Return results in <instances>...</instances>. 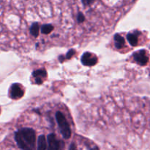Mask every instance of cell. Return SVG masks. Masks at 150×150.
I'll return each mask as SVG.
<instances>
[{"label":"cell","mask_w":150,"mask_h":150,"mask_svg":"<svg viewBox=\"0 0 150 150\" xmlns=\"http://www.w3.org/2000/svg\"><path fill=\"white\" fill-rule=\"evenodd\" d=\"M85 18H84V16H83V13H79V14H78V16H77V20L79 22H83V21H84Z\"/></svg>","instance_id":"5bb4252c"},{"label":"cell","mask_w":150,"mask_h":150,"mask_svg":"<svg viewBox=\"0 0 150 150\" xmlns=\"http://www.w3.org/2000/svg\"><path fill=\"white\" fill-rule=\"evenodd\" d=\"M98 62V58L95 54H92L90 52H85L81 57V63L84 66H95Z\"/></svg>","instance_id":"3957f363"},{"label":"cell","mask_w":150,"mask_h":150,"mask_svg":"<svg viewBox=\"0 0 150 150\" xmlns=\"http://www.w3.org/2000/svg\"><path fill=\"white\" fill-rule=\"evenodd\" d=\"M15 139L23 150H34L35 147V132L32 128H23L16 132Z\"/></svg>","instance_id":"6da1fadb"},{"label":"cell","mask_w":150,"mask_h":150,"mask_svg":"<svg viewBox=\"0 0 150 150\" xmlns=\"http://www.w3.org/2000/svg\"><path fill=\"white\" fill-rule=\"evenodd\" d=\"M10 96L13 99H18L23 96V91L19 84H13L10 87Z\"/></svg>","instance_id":"277c9868"},{"label":"cell","mask_w":150,"mask_h":150,"mask_svg":"<svg viewBox=\"0 0 150 150\" xmlns=\"http://www.w3.org/2000/svg\"><path fill=\"white\" fill-rule=\"evenodd\" d=\"M133 58H134L135 61L141 66H145L149 60L145 50H139V51L135 52L133 54Z\"/></svg>","instance_id":"5b68a950"},{"label":"cell","mask_w":150,"mask_h":150,"mask_svg":"<svg viewBox=\"0 0 150 150\" xmlns=\"http://www.w3.org/2000/svg\"><path fill=\"white\" fill-rule=\"evenodd\" d=\"M40 27L39 24L38 23H34L30 27V33L33 35L34 37H38L39 35Z\"/></svg>","instance_id":"8fae6325"},{"label":"cell","mask_w":150,"mask_h":150,"mask_svg":"<svg viewBox=\"0 0 150 150\" xmlns=\"http://www.w3.org/2000/svg\"><path fill=\"white\" fill-rule=\"evenodd\" d=\"M54 26L51 24H44L41 26V32L43 34H48L52 32Z\"/></svg>","instance_id":"7c38bea8"},{"label":"cell","mask_w":150,"mask_h":150,"mask_svg":"<svg viewBox=\"0 0 150 150\" xmlns=\"http://www.w3.org/2000/svg\"><path fill=\"white\" fill-rule=\"evenodd\" d=\"M76 145H75V144H73H73H72L71 145H70L69 150H76Z\"/></svg>","instance_id":"2e32d148"},{"label":"cell","mask_w":150,"mask_h":150,"mask_svg":"<svg viewBox=\"0 0 150 150\" xmlns=\"http://www.w3.org/2000/svg\"><path fill=\"white\" fill-rule=\"evenodd\" d=\"M56 119L57 121L59 126L60 131L62 135L63 138L65 139H68L71 136V130H70V126L68 122L66 120L65 117L61 112L58 111L56 113Z\"/></svg>","instance_id":"7a4b0ae2"},{"label":"cell","mask_w":150,"mask_h":150,"mask_svg":"<svg viewBox=\"0 0 150 150\" xmlns=\"http://www.w3.org/2000/svg\"><path fill=\"white\" fill-rule=\"evenodd\" d=\"M114 41H115V46L117 49H122L125 46V41L124 38L121 36L119 34L114 35Z\"/></svg>","instance_id":"ba28073f"},{"label":"cell","mask_w":150,"mask_h":150,"mask_svg":"<svg viewBox=\"0 0 150 150\" xmlns=\"http://www.w3.org/2000/svg\"><path fill=\"white\" fill-rule=\"evenodd\" d=\"M127 41H128L129 44H130L131 46H135L137 45L138 37L136 35H135V34H133V33H130L127 35Z\"/></svg>","instance_id":"30bf717a"},{"label":"cell","mask_w":150,"mask_h":150,"mask_svg":"<svg viewBox=\"0 0 150 150\" xmlns=\"http://www.w3.org/2000/svg\"><path fill=\"white\" fill-rule=\"evenodd\" d=\"M47 144L45 135H40L38 141V149L37 150H46Z\"/></svg>","instance_id":"9c48e42d"},{"label":"cell","mask_w":150,"mask_h":150,"mask_svg":"<svg viewBox=\"0 0 150 150\" xmlns=\"http://www.w3.org/2000/svg\"><path fill=\"white\" fill-rule=\"evenodd\" d=\"M48 139V150H60L61 149V145L60 142L57 139L54 134H49L47 137Z\"/></svg>","instance_id":"8992f818"},{"label":"cell","mask_w":150,"mask_h":150,"mask_svg":"<svg viewBox=\"0 0 150 150\" xmlns=\"http://www.w3.org/2000/svg\"><path fill=\"white\" fill-rule=\"evenodd\" d=\"M75 53H76V51H75L74 49H70V50H69V51H67V54H66V58H67V59L71 58V57H73V55H74Z\"/></svg>","instance_id":"4fadbf2b"},{"label":"cell","mask_w":150,"mask_h":150,"mask_svg":"<svg viewBox=\"0 0 150 150\" xmlns=\"http://www.w3.org/2000/svg\"><path fill=\"white\" fill-rule=\"evenodd\" d=\"M95 0H82V2L85 5H87V4H90L91 3H92Z\"/></svg>","instance_id":"9a60e30c"},{"label":"cell","mask_w":150,"mask_h":150,"mask_svg":"<svg viewBox=\"0 0 150 150\" xmlns=\"http://www.w3.org/2000/svg\"><path fill=\"white\" fill-rule=\"evenodd\" d=\"M63 60H64V58H63V56H60V57H59L60 62H62Z\"/></svg>","instance_id":"e0dca14e"},{"label":"cell","mask_w":150,"mask_h":150,"mask_svg":"<svg viewBox=\"0 0 150 150\" xmlns=\"http://www.w3.org/2000/svg\"><path fill=\"white\" fill-rule=\"evenodd\" d=\"M32 75L35 78V83L42 84V79L46 77L47 72L46 71L43 70V69H38V70L35 71L32 73Z\"/></svg>","instance_id":"52a82bcc"}]
</instances>
